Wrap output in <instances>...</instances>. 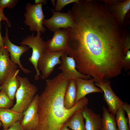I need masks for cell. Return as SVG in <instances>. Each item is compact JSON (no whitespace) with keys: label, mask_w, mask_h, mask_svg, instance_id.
<instances>
[{"label":"cell","mask_w":130,"mask_h":130,"mask_svg":"<svg viewBox=\"0 0 130 130\" xmlns=\"http://www.w3.org/2000/svg\"><path fill=\"white\" fill-rule=\"evenodd\" d=\"M82 113L85 121L86 130H101L102 127V117L100 115L95 113L87 105L84 107Z\"/></svg>","instance_id":"obj_16"},{"label":"cell","mask_w":130,"mask_h":130,"mask_svg":"<svg viewBox=\"0 0 130 130\" xmlns=\"http://www.w3.org/2000/svg\"><path fill=\"white\" fill-rule=\"evenodd\" d=\"M42 4H32L27 3L24 14V23L29 27L30 31L43 33L46 29L43 26V22L45 19L42 7Z\"/></svg>","instance_id":"obj_5"},{"label":"cell","mask_w":130,"mask_h":130,"mask_svg":"<svg viewBox=\"0 0 130 130\" xmlns=\"http://www.w3.org/2000/svg\"><path fill=\"white\" fill-rule=\"evenodd\" d=\"M61 63L58 69L62 71V73L66 79L70 80L91 78L90 76L82 74L77 70L75 60L73 58L68 56L66 52L61 55Z\"/></svg>","instance_id":"obj_10"},{"label":"cell","mask_w":130,"mask_h":130,"mask_svg":"<svg viewBox=\"0 0 130 130\" xmlns=\"http://www.w3.org/2000/svg\"><path fill=\"white\" fill-rule=\"evenodd\" d=\"M41 33L37 32V35L35 36L32 33L31 35H28L23 39L20 42L21 45L28 46L31 48L32 52L28 60L33 65L35 70L36 74L34 76L36 80L41 77L38 68V61L44 52L46 51V43L41 36Z\"/></svg>","instance_id":"obj_4"},{"label":"cell","mask_w":130,"mask_h":130,"mask_svg":"<svg viewBox=\"0 0 130 130\" xmlns=\"http://www.w3.org/2000/svg\"><path fill=\"white\" fill-rule=\"evenodd\" d=\"M6 25L5 36L3 37L4 46L9 53L12 60L19 67L21 71L25 73L32 72L30 70L24 68L21 64L20 58L23 54L27 52L30 47L26 46L21 45L19 46L14 44L10 40L8 35L7 26Z\"/></svg>","instance_id":"obj_9"},{"label":"cell","mask_w":130,"mask_h":130,"mask_svg":"<svg viewBox=\"0 0 130 130\" xmlns=\"http://www.w3.org/2000/svg\"><path fill=\"white\" fill-rule=\"evenodd\" d=\"M102 127L101 130H118L115 117L104 106L102 107Z\"/></svg>","instance_id":"obj_21"},{"label":"cell","mask_w":130,"mask_h":130,"mask_svg":"<svg viewBox=\"0 0 130 130\" xmlns=\"http://www.w3.org/2000/svg\"><path fill=\"white\" fill-rule=\"evenodd\" d=\"M23 117V113L9 108H0V120L2 124L3 130H6L17 121L21 122Z\"/></svg>","instance_id":"obj_17"},{"label":"cell","mask_w":130,"mask_h":130,"mask_svg":"<svg viewBox=\"0 0 130 130\" xmlns=\"http://www.w3.org/2000/svg\"><path fill=\"white\" fill-rule=\"evenodd\" d=\"M2 126V124L0 120V127Z\"/></svg>","instance_id":"obj_34"},{"label":"cell","mask_w":130,"mask_h":130,"mask_svg":"<svg viewBox=\"0 0 130 130\" xmlns=\"http://www.w3.org/2000/svg\"><path fill=\"white\" fill-rule=\"evenodd\" d=\"M82 109L75 112L66 123L68 128L72 130H86Z\"/></svg>","instance_id":"obj_20"},{"label":"cell","mask_w":130,"mask_h":130,"mask_svg":"<svg viewBox=\"0 0 130 130\" xmlns=\"http://www.w3.org/2000/svg\"><path fill=\"white\" fill-rule=\"evenodd\" d=\"M39 96L38 94L35 95L29 107L23 113L24 117L20 124L24 130H33L38 124L37 110Z\"/></svg>","instance_id":"obj_12"},{"label":"cell","mask_w":130,"mask_h":130,"mask_svg":"<svg viewBox=\"0 0 130 130\" xmlns=\"http://www.w3.org/2000/svg\"><path fill=\"white\" fill-rule=\"evenodd\" d=\"M20 122L17 121L6 130H24Z\"/></svg>","instance_id":"obj_30"},{"label":"cell","mask_w":130,"mask_h":130,"mask_svg":"<svg viewBox=\"0 0 130 130\" xmlns=\"http://www.w3.org/2000/svg\"><path fill=\"white\" fill-rule=\"evenodd\" d=\"M122 42L124 48V56L130 48V39L129 36H126L125 32L123 30Z\"/></svg>","instance_id":"obj_28"},{"label":"cell","mask_w":130,"mask_h":130,"mask_svg":"<svg viewBox=\"0 0 130 130\" xmlns=\"http://www.w3.org/2000/svg\"><path fill=\"white\" fill-rule=\"evenodd\" d=\"M122 68L125 71H127L130 69V51L128 50L123 59L122 62Z\"/></svg>","instance_id":"obj_27"},{"label":"cell","mask_w":130,"mask_h":130,"mask_svg":"<svg viewBox=\"0 0 130 130\" xmlns=\"http://www.w3.org/2000/svg\"><path fill=\"white\" fill-rule=\"evenodd\" d=\"M51 1L52 2V3L53 6L54 7H55V5H56V3H55L56 0H51Z\"/></svg>","instance_id":"obj_33"},{"label":"cell","mask_w":130,"mask_h":130,"mask_svg":"<svg viewBox=\"0 0 130 130\" xmlns=\"http://www.w3.org/2000/svg\"><path fill=\"white\" fill-rule=\"evenodd\" d=\"M122 108L126 111L127 115L128 124L130 128V105L127 103H124L121 106Z\"/></svg>","instance_id":"obj_29"},{"label":"cell","mask_w":130,"mask_h":130,"mask_svg":"<svg viewBox=\"0 0 130 130\" xmlns=\"http://www.w3.org/2000/svg\"><path fill=\"white\" fill-rule=\"evenodd\" d=\"M19 71L18 69L13 75L7 79L0 86V90L12 101L14 100L16 91L20 86V82L17 77Z\"/></svg>","instance_id":"obj_18"},{"label":"cell","mask_w":130,"mask_h":130,"mask_svg":"<svg viewBox=\"0 0 130 130\" xmlns=\"http://www.w3.org/2000/svg\"><path fill=\"white\" fill-rule=\"evenodd\" d=\"M4 46L0 47V85L16 72L18 66L11 59Z\"/></svg>","instance_id":"obj_11"},{"label":"cell","mask_w":130,"mask_h":130,"mask_svg":"<svg viewBox=\"0 0 130 130\" xmlns=\"http://www.w3.org/2000/svg\"><path fill=\"white\" fill-rule=\"evenodd\" d=\"M18 2V0H0V9L3 11L6 7L12 9L16 5Z\"/></svg>","instance_id":"obj_25"},{"label":"cell","mask_w":130,"mask_h":130,"mask_svg":"<svg viewBox=\"0 0 130 130\" xmlns=\"http://www.w3.org/2000/svg\"><path fill=\"white\" fill-rule=\"evenodd\" d=\"M61 130H70L66 124H65L62 128Z\"/></svg>","instance_id":"obj_32"},{"label":"cell","mask_w":130,"mask_h":130,"mask_svg":"<svg viewBox=\"0 0 130 130\" xmlns=\"http://www.w3.org/2000/svg\"><path fill=\"white\" fill-rule=\"evenodd\" d=\"M70 11L74 24L67 28L66 53L75 59L78 71L96 79L118 71L124 56L123 30L107 5L85 0Z\"/></svg>","instance_id":"obj_1"},{"label":"cell","mask_w":130,"mask_h":130,"mask_svg":"<svg viewBox=\"0 0 130 130\" xmlns=\"http://www.w3.org/2000/svg\"><path fill=\"white\" fill-rule=\"evenodd\" d=\"M47 0H35V4H46L47 2Z\"/></svg>","instance_id":"obj_31"},{"label":"cell","mask_w":130,"mask_h":130,"mask_svg":"<svg viewBox=\"0 0 130 130\" xmlns=\"http://www.w3.org/2000/svg\"><path fill=\"white\" fill-rule=\"evenodd\" d=\"M77 91L75 80L74 79L70 80L64 97V104L65 108L70 109L75 105Z\"/></svg>","instance_id":"obj_19"},{"label":"cell","mask_w":130,"mask_h":130,"mask_svg":"<svg viewBox=\"0 0 130 130\" xmlns=\"http://www.w3.org/2000/svg\"><path fill=\"white\" fill-rule=\"evenodd\" d=\"M2 20H4L6 21L7 27H10L11 26V24L8 18L5 16L3 11L0 9V47L4 46L3 38L1 36L0 32V22Z\"/></svg>","instance_id":"obj_26"},{"label":"cell","mask_w":130,"mask_h":130,"mask_svg":"<svg viewBox=\"0 0 130 130\" xmlns=\"http://www.w3.org/2000/svg\"><path fill=\"white\" fill-rule=\"evenodd\" d=\"M53 15L50 18L44 19L43 24L51 31L54 32L61 28H68L73 25V16L69 10L67 13L56 12L50 8Z\"/></svg>","instance_id":"obj_7"},{"label":"cell","mask_w":130,"mask_h":130,"mask_svg":"<svg viewBox=\"0 0 130 130\" xmlns=\"http://www.w3.org/2000/svg\"><path fill=\"white\" fill-rule=\"evenodd\" d=\"M120 25H123L125 15L130 8V0H104Z\"/></svg>","instance_id":"obj_14"},{"label":"cell","mask_w":130,"mask_h":130,"mask_svg":"<svg viewBox=\"0 0 130 130\" xmlns=\"http://www.w3.org/2000/svg\"><path fill=\"white\" fill-rule=\"evenodd\" d=\"M20 86L16 92V102L11 110L23 113L29 107L37 92L38 89L30 82L28 78L18 75Z\"/></svg>","instance_id":"obj_3"},{"label":"cell","mask_w":130,"mask_h":130,"mask_svg":"<svg viewBox=\"0 0 130 130\" xmlns=\"http://www.w3.org/2000/svg\"><path fill=\"white\" fill-rule=\"evenodd\" d=\"M0 90H1V87H0Z\"/></svg>","instance_id":"obj_35"},{"label":"cell","mask_w":130,"mask_h":130,"mask_svg":"<svg viewBox=\"0 0 130 130\" xmlns=\"http://www.w3.org/2000/svg\"><path fill=\"white\" fill-rule=\"evenodd\" d=\"M13 101L10 100L2 90L0 91V108L9 109L13 106Z\"/></svg>","instance_id":"obj_23"},{"label":"cell","mask_w":130,"mask_h":130,"mask_svg":"<svg viewBox=\"0 0 130 130\" xmlns=\"http://www.w3.org/2000/svg\"><path fill=\"white\" fill-rule=\"evenodd\" d=\"M79 0H57L54 11L59 12L66 5L72 3L78 2Z\"/></svg>","instance_id":"obj_24"},{"label":"cell","mask_w":130,"mask_h":130,"mask_svg":"<svg viewBox=\"0 0 130 130\" xmlns=\"http://www.w3.org/2000/svg\"><path fill=\"white\" fill-rule=\"evenodd\" d=\"M125 111L121 107L116 113L115 119L118 130H130L128 119L125 116Z\"/></svg>","instance_id":"obj_22"},{"label":"cell","mask_w":130,"mask_h":130,"mask_svg":"<svg viewBox=\"0 0 130 130\" xmlns=\"http://www.w3.org/2000/svg\"><path fill=\"white\" fill-rule=\"evenodd\" d=\"M65 52L63 51L49 52L46 50L39 60L38 68L41 71V77L42 79H46L54 70L55 66L60 65L61 61L60 58Z\"/></svg>","instance_id":"obj_6"},{"label":"cell","mask_w":130,"mask_h":130,"mask_svg":"<svg viewBox=\"0 0 130 130\" xmlns=\"http://www.w3.org/2000/svg\"><path fill=\"white\" fill-rule=\"evenodd\" d=\"M69 80L61 72L52 79H46L45 89L39 96V122L33 130H61L75 112L87 105L88 100L85 97L72 108H65L64 97Z\"/></svg>","instance_id":"obj_2"},{"label":"cell","mask_w":130,"mask_h":130,"mask_svg":"<svg viewBox=\"0 0 130 130\" xmlns=\"http://www.w3.org/2000/svg\"><path fill=\"white\" fill-rule=\"evenodd\" d=\"M75 80L77 90L75 104L87 94L92 93L103 92L100 88L96 86L92 78L88 79L79 78Z\"/></svg>","instance_id":"obj_15"},{"label":"cell","mask_w":130,"mask_h":130,"mask_svg":"<svg viewBox=\"0 0 130 130\" xmlns=\"http://www.w3.org/2000/svg\"><path fill=\"white\" fill-rule=\"evenodd\" d=\"M94 83L95 85L98 87L104 92V99L108 106V110L115 117L118 110L124 102L113 91L110 81L108 80H104Z\"/></svg>","instance_id":"obj_8"},{"label":"cell","mask_w":130,"mask_h":130,"mask_svg":"<svg viewBox=\"0 0 130 130\" xmlns=\"http://www.w3.org/2000/svg\"><path fill=\"white\" fill-rule=\"evenodd\" d=\"M67 28H62L54 32L52 38L46 43V50L49 52H66L68 49Z\"/></svg>","instance_id":"obj_13"}]
</instances>
